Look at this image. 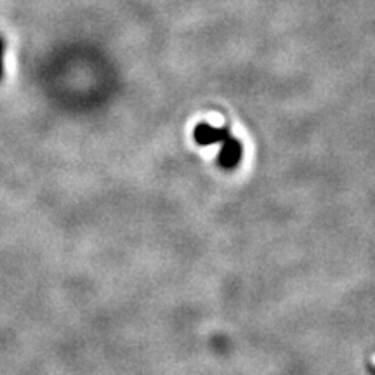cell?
Instances as JSON below:
<instances>
[{"label": "cell", "instance_id": "obj_3", "mask_svg": "<svg viewBox=\"0 0 375 375\" xmlns=\"http://www.w3.org/2000/svg\"><path fill=\"white\" fill-rule=\"evenodd\" d=\"M4 54H6V40L0 37V80L4 78Z\"/></svg>", "mask_w": 375, "mask_h": 375}, {"label": "cell", "instance_id": "obj_2", "mask_svg": "<svg viewBox=\"0 0 375 375\" xmlns=\"http://www.w3.org/2000/svg\"><path fill=\"white\" fill-rule=\"evenodd\" d=\"M231 136L230 127H214V125L207 124V122H200L199 125L193 131V139L199 146H212V145H221L224 139Z\"/></svg>", "mask_w": 375, "mask_h": 375}, {"label": "cell", "instance_id": "obj_1", "mask_svg": "<svg viewBox=\"0 0 375 375\" xmlns=\"http://www.w3.org/2000/svg\"><path fill=\"white\" fill-rule=\"evenodd\" d=\"M219 155H217V163H219L221 169L224 170H233L237 169L238 163L241 162V156H244V145L240 143V139L235 138L233 134L228 136L223 143H221Z\"/></svg>", "mask_w": 375, "mask_h": 375}]
</instances>
